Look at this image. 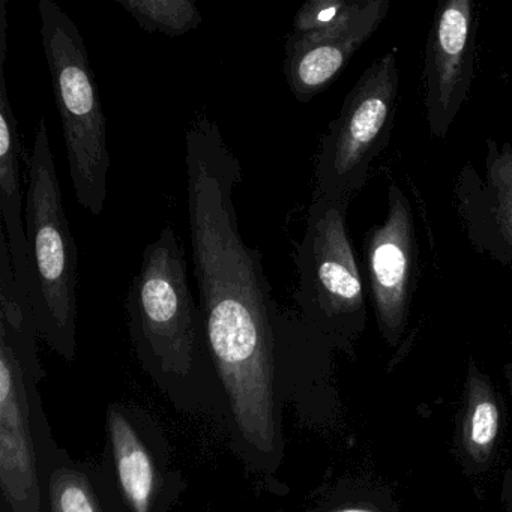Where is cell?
I'll list each match as a JSON object with an SVG mask.
<instances>
[{"label":"cell","mask_w":512,"mask_h":512,"mask_svg":"<svg viewBox=\"0 0 512 512\" xmlns=\"http://www.w3.org/2000/svg\"><path fill=\"white\" fill-rule=\"evenodd\" d=\"M7 2H0V211L7 233L11 262L17 284L31 295V265H29L28 238L23 221V193L20 185V143L13 104L8 98L5 64L8 52ZM31 298V296H29Z\"/></svg>","instance_id":"8fae6325"},{"label":"cell","mask_w":512,"mask_h":512,"mask_svg":"<svg viewBox=\"0 0 512 512\" xmlns=\"http://www.w3.org/2000/svg\"><path fill=\"white\" fill-rule=\"evenodd\" d=\"M487 187L493 197L500 233L512 253V146L488 140Z\"/></svg>","instance_id":"5bb4252c"},{"label":"cell","mask_w":512,"mask_h":512,"mask_svg":"<svg viewBox=\"0 0 512 512\" xmlns=\"http://www.w3.org/2000/svg\"><path fill=\"white\" fill-rule=\"evenodd\" d=\"M28 169L25 224L31 265L29 296L38 332L56 352L73 359L79 253L65 215L46 118L38 122Z\"/></svg>","instance_id":"7a4b0ae2"},{"label":"cell","mask_w":512,"mask_h":512,"mask_svg":"<svg viewBox=\"0 0 512 512\" xmlns=\"http://www.w3.org/2000/svg\"><path fill=\"white\" fill-rule=\"evenodd\" d=\"M388 215L368 232L364 262L377 322L389 340L406 328L410 296L418 278V244L412 206L397 184L389 185Z\"/></svg>","instance_id":"ba28073f"},{"label":"cell","mask_w":512,"mask_h":512,"mask_svg":"<svg viewBox=\"0 0 512 512\" xmlns=\"http://www.w3.org/2000/svg\"><path fill=\"white\" fill-rule=\"evenodd\" d=\"M388 0H356L343 19L322 31L287 35L284 76L301 103L313 100L343 73L388 14Z\"/></svg>","instance_id":"30bf717a"},{"label":"cell","mask_w":512,"mask_h":512,"mask_svg":"<svg viewBox=\"0 0 512 512\" xmlns=\"http://www.w3.org/2000/svg\"><path fill=\"white\" fill-rule=\"evenodd\" d=\"M340 512H374V511H368V509H346V511H340Z\"/></svg>","instance_id":"ac0fdd59"},{"label":"cell","mask_w":512,"mask_h":512,"mask_svg":"<svg viewBox=\"0 0 512 512\" xmlns=\"http://www.w3.org/2000/svg\"><path fill=\"white\" fill-rule=\"evenodd\" d=\"M127 307L131 335L146 364L158 373L188 376L206 343L188 286L185 250L172 226L143 251Z\"/></svg>","instance_id":"5b68a950"},{"label":"cell","mask_w":512,"mask_h":512,"mask_svg":"<svg viewBox=\"0 0 512 512\" xmlns=\"http://www.w3.org/2000/svg\"><path fill=\"white\" fill-rule=\"evenodd\" d=\"M398 86L397 50H389L362 73L323 136L316 196L350 202L365 187L371 164L391 140Z\"/></svg>","instance_id":"8992f818"},{"label":"cell","mask_w":512,"mask_h":512,"mask_svg":"<svg viewBox=\"0 0 512 512\" xmlns=\"http://www.w3.org/2000/svg\"><path fill=\"white\" fill-rule=\"evenodd\" d=\"M148 32L182 37L199 28L202 14L191 0H116Z\"/></svg>","instance_id":"4fadbf2b"},{"label":"cell","mask_w":512,"mask_h":512,"mask_svg":"<svg viewBox=\"0 0 512 512\" xmlns=\"http://www.w3.org/2000/svg\"><path fill=\"white\" fill-rule=\"evenodd\" d=\"M349 200L314 196L296 251V301L311 322L332 329L364 320L362 275L347 230Z\"/></svg>","instance_id":"52a82bcc"},{"label":"cell","mask_w":512,"mask_h":512,"mask_svg":"<svg viewBox=\"0 0 512 512\" xmlns=\"http://www.w3.org/2000/svg\"><path fill=\"white\" fill-rule=\"evenodd\" d=\"M109 430L116 470L125 499L134 512L151 511L157 488V470L148 449L128 419L118 410H110Z\"/></svg>","instance_id":"7c38bea8"},{"label":"cell","mask_w":512,"mask_h":512,"mask_svg":"<svg viewBox=\"0 0 512 512\" xmlns=\"http://www.w3.org/2000/svg\"><path fill=\"white\" fill-rule=\"evenodd\" d=\"M41 40L61 115L77 202L94 217L107 199L110 161L107 122L85 40L53 0H40Z\"/></svg>","instance_id":"3957f363"},{"label":"cell","mask_w":512,"mask_h":512,"mask_svg":"<svg viewBox=\"0 0 512 512\" xmlns=\"http://www.w3.org/2000/svg\"><path fill=\"white\" fill-rule=\"evenodd\" d=\"M38 326L17 284L7 233L0 232V478L14 512H40L37 458L25 373L35 358Z\"/></svg>","instance_id":"277c9868"},{"label":"cell","mask_w":512,"mask_h":512,"mask_svg":"<svg viewBox=\"0 0 512 512\" xmlns=\"http://www.w3.org/2000/svg\"><path fill=\"white\" fill-rule=\"evenodd\" d=\"M53 512H101L88 479L74 470H56L50 482Z\"/></svg>","instance_id":"2e32d148"},{"label":"cell","mask_w":512,"mask_h":512,"mask_svg":"<svg viewBox=\"0 0 512 512\" xmlns=\"http://www.w3.org/2000/svg\"><path fill=\"white\" fill-rule=\"evenodd\" d=\"M188 220L206 350L236 430L259 455L280 449L274 373L283 338L298 331L272 298L263 254L239 230L233 193L242 166L217 122L199 112L187 136Z\"/></svg>","instance_id":"6da1fadb"},{"label":"cell","mask_w":512,"mask_h":512,"mask_svg":"<svg viewBox=\"0 0 512 512\" xmlns=\"http://www.w3.org/2000/svg\"><path fill=\"white\" fill-rule=\"evenodd\" d=\"M499 433V410L484 383L472 380L469 416L466 425V443L476 457L484 458L490 452Z\"/></svg>","instance_id":"9a60e30c"},{"label":"cell","mask_w":512,"mask_h":512,"mask_svg":"<svg viewBox=\"0 0 512 512\" xmlns=\"http://www.w3.org/2000/svg\"><path fill=\"white\" fill-rule=\"evenodd\" d=\"M347 0H308L299 8L289 34L307 35L335 25L349 11Z\"/></svg>","instance_id":"e0dca14e"},{"label":"cell","mask_w":512,"mask_h":512,"mask_svg":"<svg viewBox=\"0 0 512 512\" xmlns=\"http://www.w3.org/2000/svg\"><path fill=\"white\" fill-rule=\"evenodd\" d=\"M476 22L470 0L437 8L424 61V106L431 136L443 139L460 113L475 76Z\"/></svg>","instance_id":"9c48e42d"}]
</instances>
